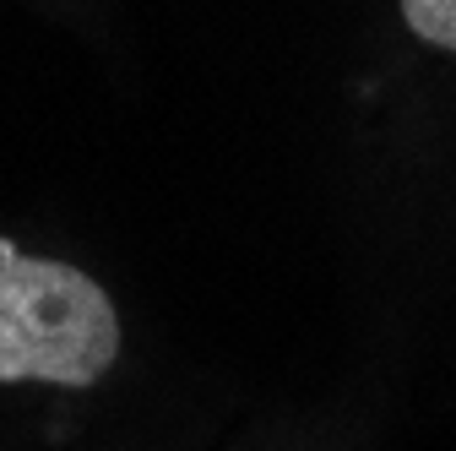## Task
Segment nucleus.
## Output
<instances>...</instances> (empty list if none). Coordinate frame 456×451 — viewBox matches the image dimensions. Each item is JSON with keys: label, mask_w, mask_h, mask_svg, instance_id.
<instances>
[{"label": "nucleus", "mask_w": 456, "mask_h": 451, "mask_svg": "<svg viewBox=\"0 0 456 451\" xmlns=\"http://www.w3.org/2000/svg\"><path fill=\"white\" fill-rule=\"evenodd\" d=\"M114 354L120 321L93 277L0 240V381L93 386Z\"/></svg>", "instance_id": "nucleus-1"}, {"label": "nucleus", "mask_w": 456, "mask_h": 451, "mask_svg": "<svg viewBox=\"0 0 456 451\" xmlns=\"http://www.w3.org/2000/svg\"><path fill=\"white\" fill-rule=\"evenodd\" d=\"M403 17L419 38L456 49V0H403Z\"/></svg>", "instance_id": "nucleus-2"}]
</instances>
